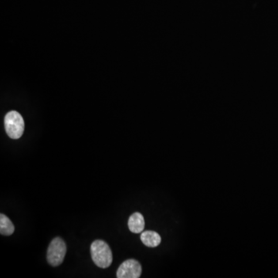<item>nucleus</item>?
<instances>
[{
    "instance_id": "obj_5",
    "label": "nucleus",
    "mask_w": 278,
    "mask_h": 278,
    "mask_svg": "<svg viewBox=\"0 0 278 278\" xmlns=\"http://www.w3.org/2000/svg\"><path fill=\"white\" fill-rule=\"evenodd\" d=\"M128 228L130 231L134 233H140L145 229V219L143 216L139 213L133 214L128 219Z\"/></svg>"
},
{
    "instance_id": "obj_4",
    "label": "nucleus",
    "mask_w": 278,
    "mask_h": 278,
    "mask_svg": "<svg viewBox=\"0 0 278 278\" xmlns=\"http://www.w3.org/2000/svg\"><path fill=\"white\" fill-rule=\"evenodd\" d=\"M142 275V266L138 260L129 259L122 263L117 271L118 278H138Z\"/></svg>"
},
{
    "instance_id": "obj_1",
    "label": "nucleus",
    "mask_w": 278,
    "mask_h": 278,
    "mask_svg": "<svg viewBox=\"0 0 278 278\" xmlns=\"http://www.w3.org/2000/svg\"><path fill=\"white\" fill-rule=\"evenodd\" d=\"M91 253L93 263L98 268H109L113 261V255L108 244L101 240H96L91 246Z\"/></svg>"
},
{
    "instance_id": "obj_3",
    "label": "nucleus",
    "mask_w": 278,
    "mask_h": 278,
    "mask_svg": "<svg viewBox=\"0 0 278 278\" xmlns=\"http://www.w3.org/2000/svg\"><path fill=\"white\" fill-rule=\"evenodd\" d=\"M66 253V244L63 239L56 237L51 241L47 249V261L53 267H58L63 263Z\"/></svg>"
},
{
    "instance_id": "obj_2",
    "label": "nucleus",
    "mask_w": 278,
    "mask_h": 278,
    "mask_svg": "<svg viewBox=\"0 0 278 278\" xmlns=\"http://www.w3.org/2000/svg\"><path fill=\"white\" fill-rule=\"evenodd\" d=\"M4 124L8 136L12 139H19L24 134L25 127L24 119L17 111H9L5 115Z\"/></svg>"
},
{
    "instance_id": "obj_7",
    "label": "nucleus",
    "mask_w": 278,
    "mask_h": 278,
    "mask_svg": "<svg viewBox=\"0 0 278 278\" xmlns=\"http://www.w3.org/2000/svg\"><path fill=\"white\" fill-rule=\"evenodd\" d=\"M15 227L13 222L6 216L0 215V233L3 236H10L14 233Z\"/></svg>"
},
{
    "instance_id": "obj_6",
    "label": "nucleus",
    "mask_w": 278,
    "mask_h": 278,
    "mask_svg": "<svg viewBox=\"0 0 278 278\" xmlns=\"http://www.w3.org/2000/svg\"><path fill=\"white\" fill-rule=\"evenodd\" d=\"M141 241L146 247H156L161 244L162 238L156 232L147 230L141 234Z\"/></svg>"
}]
</instances>
